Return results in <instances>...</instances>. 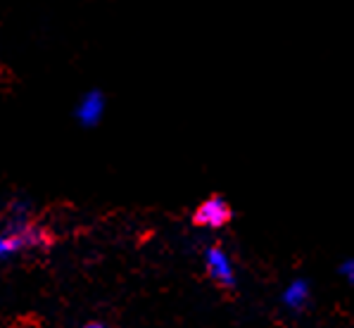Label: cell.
Returning a JSON list of instances; mask_svg holds the SVG:
<instances>
[{
    "label": "cell",
    "mask_w": 354,
    "mask_h": 328,
    "mask_svg": "<svg viewBox=\"0 0 354 328\" xmlns=\"http://www.w3.org/2000/svg\"><path fill=\"white\" fill-rule=\"evenodd\" d=\"M86 328H107V326H102V324H88Z\"/></svg>",
    "instance_id": "obj_7"
},
{
    "label": "cell",
    "mask_w": 354,
    "mask_h": 328,
    "mask_svg": "<svg viewBox=\"0 0 354 328\" xmlns=\"http://www.w3.org/2000/svg\"><path fill=\"white\" fill-rule=\"evenodd\" d=\"M307 300H309V286L304 281H299V278L297 281H292L290 286L286 288V293H283V302H286L290 309L304 307Z\"/></svg>",
    "instance_id": "obj_5"
},
{
    "label": "cell",
    "mask_w": 354,
    "mask_h": 328,
    "mask_svg": "<svg viewBox=\"0 0 354 328\" xmlns=\"http://www.w3.org/2000/svg\"><path fill=\"white\" fill-rule=\"evenodd\" d=\"M102 112H105V98H102L100 91H88L81 98L79 107H76V117H79L81 124H86V127H93V124L100 122Z\"/></svg>",
    "instance_id": "obj_2"
},
{
    "label": "cell",
    "mask_w": 354,
    "mask_h": 328,
    "mask_svg": "<svg viewBox=\"0 0 354 328\" xmlns=\"http://www.w3.org/2000/svg\"><path fill=\"white\" fill-rule=\"evenodd\" d=\"M207 271L212 273V278L224 286L233 283V264L231 257H228L221 248H209L207 250Z\"/></svg>",
    "instance_id": "obj_3"
},
{
    "label": "cell",
    "mask_w": 354,
    "mask_h": 328,
    "mask_svg": "<svg viewBox=\"0 0 354 328\" xmlns=\"http://www.w3.org/2000/svg\"><path fill=\"white\" fill-rule=\"evenodd\" d=\"M34 238V231L24 228V231H17V233H0V257H8L12 253H17L24 243Z\"/></svg>",
    "instance_id": "obj_4"
},
{
    "label": "cell",
    "mask_w": 354,
    "mask_h": 328,
    "mask_svg": "<svg viewBox=\"0 0 354 328\" xmlns=\"http://www.w3.org/2000/svg\"><path fill=\"white\" fill-rule=\"evenodd\" d=\"M228 217H231V210H228L224 198L205 200L203 205L198 207V212H195V221H198L200 226H207V228L224 226V224L228 221Z\"/></svg>",
    "instance_id": "obj_1"
},
{
    "label": "cell",
    "mask_w": 354,
    "mask_h": 328,
    "mask_svg": "<svg viewBox=\"0 0 354 328\" xmlns=\"http://www.w3.org/2000/svg\"><path fill=\"white\" fill-rule=\"evenodd\" d=\"M340 271H342V276H345L347 281H352V278H354V262L345 259V262H342V266H340Z\"/></svg>",
    "instance_id": "obj_6"
}]
</instances>
